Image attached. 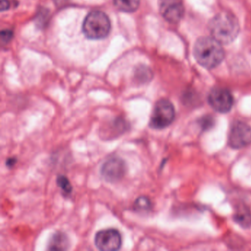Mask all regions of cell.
Returning <instances> with one entry per match:
<instances>
[{"label": "cell", "mask_w": 251, "mask_h": 251, "mask_svg": "<svg viewBox=\"0 0 251 251\" xmlns=\"http://www.w3.org/2000/svg\"><path fill=\"white\" fill-rule=\"evenodd\" d=\"M152 208V202L150 198L146 196L138 197L133 204V211L139 214L149 212Z\"/></svg>", "instance_id": "4fadbf2b"}, {"label": "cell", "mask_w": 251, "mask_h": 251, "mask_svg": "<svg viewBox=\"0 0 251 251\" xmlns=\"http://www.w3.org/2000/svg\"><path fill=\"white\" fill-rule=\"evenodd\" d=\"M159 11L166 21L176 24L183 17L184 8L182 0H159Z\"/></svg>", "instance_id": "9c48e42d"}, {"label": "cell", "mask_w": 251, "mask_h": 251, "mask_svg": "<svg viewBox=\"0 0 251 251\" xmlns=\"http://www.w3.org/2000/svg\"><path fill=\"white\" fill-rule=\"evenodd\" d=\"M127 172V164L123 158L112 156L101 165L100 174L107 183H116L124 178Z\"/></svg>", "instance_id": "5b68a950"}, {"label": "cell", "mask_w": 251, "mask_h": 251, "mask_svg": "<svg viewBox=\"0 0 251 251\" xmlns=\"http://www.w3.org/2000/svg\"><path fill=\"white\" fill-rule=\"evenodd\" d=\"M208 102L215 111L220 113H227L233 106V97L227 89L215 88L208 95Z\"/></svg>", "instance_id": "ba28073f"}, {"label": "cell", "mask_w": 251, "mask_h": 251, "mask_svg": "<svg viewBox=\"0 0 251 251\" xmlns=\"http://www.w3.org/2000/svg\"><path fill=\"white\" fill-rule=\"evenodd\" d=\"M209 30L211 37L221 45H227L237 37L239 32V23L233 14L220 13L210 22Z\"/></svg>", "instance_id": "7a4b0ae2"}, {"label": "cell", "mask_w": 251, "mask_h": 251, "mask_svg": "<svg viewBox=\"0 0 251 251\" xmlns=\"http://www.w3.org/2000/svg\"><path fill=\"white\" fill-rule=\"evenodd\" d=\"M228 144L234 149L249 145L251 144V127L243 122H235L229 133Z\"/></svg>", "instance_id": "52a82bcc"}, {"label": "cell", "mask_w": 251, "mask_h": 251, "mask_svg": "<svg viewBox=\"0 0 251 251\" xmlns=\"http://www.w3.org/2000/svg\"><path fill=\"white\" fill-rule=\"evenodd\" d=\"M135 77L140 83H147L152 78V73L148 67L141 66L136 68V72H135Z\"/></svg>", "instance_id": "2e32d148"}, {"label": "cell", "mask_w": 251, "mask_h": 251, "mask_svg": "<svg viewBox=\"0 0 251 251\" xmlns=\"http://www.w3.org/2000/svg\"><path fill=\"white\" fill-rule=\"evenodd\" d=\"M95 245L100 251H118L123 245L121 233L116 228L102 229L99 230L95 234Z\"/></svg>", "instance_id": "8992f818"}, {"label": "cell", "mask_w": 251, "mask_h": 251, "mask_svg": "<svg viewBox=\"0 0 251 251\" xmlns=\"http://www.w3.org/2000/svg\"><path fill=\"white\" fill-rule=\"evenodd\" d=\"M130 128L128 122L123 117H117L108 121L105 127L101 129V137L106 139L105 140H111L117 139Z\"/></svg>", "instance_id": "30bf717a"}, {"label": "cell", "mask_w": 251, "mask_h": 251, "mask_svg": "<svg viewBox=\"0 0 251 251\" xmlns=\"http://www.w3.org/2000/svg\"><path fill=\"white\" fill-rule=\"evenodd\" d=\"M114 5L125 13H133L139 8L140 0H114Z\"/></svg>", "instance_id": "7c38bea8"}, {"label": "cell", "mask_w": 251, "mask_h": 251, "mask_svg": "<svg viewBox=\"0 0 251 251\" xmlns=\"http://www.w3.org/2000/svg\"><path fill=\"white\" fill-rule=\"evenodd\" d=\"M111 27V22L105 13L94 11L85 18L83 32L88 39L100 40L108 36Z\"/></svg>", "instance_id": "3957f363"}, {"label": "cell", "mask_w": 251, "mask_h": 251, "mask_svg": "<svg viewBox=\"0 0 251 251\" xmlns=\"http://www.w3.org/2000/svg\"><path fill=\"white\" fill-rule=\"evenodd\" d=\"M70 240L67 233L58 230L54 232L48 241V251H67L70 248Z\"/></svg>", "instance_id": "8fae6325"}, {"label": "cell", "mask_w": 251, "mask_h": 251, "mask_svg": "<svg viewBox=\"0 0 251 251\" xmlns=\"http://www.w3.org/2000/svg\"><path fill=\"white\" fill-rule=\"evenodd\" d=\"M57 186L61 189V194L64 198H70L73 192V185L68 177L64 175H58L56 178Z\"/></svg>", "instance_id": "5bb4252c"}, {"label": "cell", "mask_w": 251, "mask_h": 251, "mask_svg": "<svg viewBox=\"0 0 251 251\" xmlns=\"http://www.w3.org/2000/svg\"><path fill=\"white\" fill-rule=\"evenodd\" d=\"M17 161H18V158L17 157H11V158H7L5 161V166L8 169L14 168V166L17 164Z\"/></svg>", "instance_id": "ac0fdd59"}, {"label": "cell", "mask_w": 251, "mask_h": 251, "mask_svg": "<svg viewBox=\"0 0 251 251\" xmlns=\"http://www.w3.org/2000/svg\"><path fill=\"white\" fill-rule=\"evenodd\" d=\"M196 61L206 69L220 65L225 56L221 44L213 37H202L197 41L194 48Z\"/></svg>", "instance_id": "6da1fadb"}, {"label": "cell", "mask_w": 251, "mask_h": 251, "mask_svg": "<svg viewBox=\"0 0 251 251\" xmlns=\"http://www.w3.org/2000/svg\"><path fill=\"white\" fill-rule=\"evenodd\" d=\"M175 108L173 104L167 99H161L155 104L149 126L155 130H161L169 127L174 121Z\"/></svg>", "instance_id": "277c9868"}, {"label": "cell", "mask_w": 251, "mask_h": 251, "mask_svg": "<svg viewBox=\"0 0 251 251\" xmlns=\"http://www.w3.org/2000/svg\"><path fill=\"white\" fill-rule=\"evenodd\" d=\"M13 36H14V33L12 30H8V29L2 30L1 31V42L2 44H8V42H11Z\"/></svg>", "instance_id": "e0dca14e"}, {"label": "cell", "mask_w": 251, "mask_h": 251, "mask_svg": "<svg viewBox=\"0 0 251 251\" xmlns=\"http://www.w3.org/2000/svg\"><path fill=\"white\" fill-rule=\"evenodd\" d=\"M0 7H1V11H2V12L8 11L11 7V2H10L9 0H1Z\"/></svg>", "instance_id": "d6986e66"}, {"label": "cell", "mask_w": 251, "mask_h": 251, "mask_svg": "<svg viewBox=\"0 0 251 251\" xmlns=\"http://www.w3.org/2000/svg\"><path fill=\"white\" fill-rule=\"evenodd\" d=\"M235 220L244 227H248L251 224V214H250L249 211L245 208H243V209L239 208L237 210L236 214H235Z\"/></svg>", "instance_id": "9a60e30c"}]
</instances>
